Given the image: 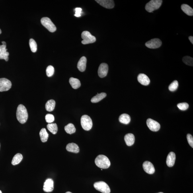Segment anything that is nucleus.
Listing matches in <instances>:
<instances>
[{
    "label": "nucleus",
    "mask_w": 193,
    "mask_h": 193,
    "mask_svg": "<svg viewBox=\"0 0 193 193\" xmlns=\"http://www.w3.org/2000/svg\"><path fill=\"white\" fill-rule=\"evenodd\" d=\"M16 116L18 121L22 124H24L27 121L28 118V114L25 106L23 104H19L18 106Z\"/></svg>",
    "instance_id": "nucleus-1"
},
{
    "label": "nucleus",
    "mask_w": 193,
    "mask_h": 193,
    "mask_svg": "<svg viewBox=\"0 0 193 193\" xmlns=\"http://www.w3.org/2000/svg\"><path fill=\"white\" fill-rule=\"evenodd\" d=\"M96 165L98 167L107 169L110 167L111 163L107 157L104 155H98L95 160Z\"/></svg>",
    "instance_id": "nucleus-2"
},
{
    "label": "nucleus",
    "mask_w": 193,
    "mask_h": 193,
    "mask_svg": "<svg viewBox=\"0 0 193 193\" xmlns=\"http://www.w3.org/2000/svg\"><path fill=\"white\" fill-rule=\"evenodd\" d=\"M163 1L162 0H152L146 5L145 9L148 12L151 13L159 9Z\"/></svg>",
    "instance_id": "nucleus-3"
},
{
    "label": "nucleus",
    "mask_w": 193,
    "mask_h": 193,
    "mask_svg": "<svg viewBox=\"0 0 193 193\" xmlns=\"http://www.w3.org/2000/svg\"><path fill=\"white\" fill-rule=\"evenodd\" d=\"M81 125L84 130L89 131L92 128L93 123L90 117L87 115L82 116L81 120Z\"/></svg>",
    "instance_id": "nucleus-4"
},
{
    "label": "nucleus",
    "mask_w": 193,
    "mask_h": 193,
    "mask_svg": "<svg viewBox=\"0 0 193 193\" xmlns=\"http://www.w3.org/2000/svg\"><path fill=\"white\" fill-rule=\"evenodd\" d=\"M82 39V44H92L96 41V38L95 37L92 36L89 32L85 31L82 33L81 35Z\"/></svg>",
    "instance_id": "nucleus-5"
},
{
    "label": "nucleus",
    "mask_w": 193,
    "mask_h": 193,
    "mask_svg": "<svg viewBox=\"0 0 193 193\" xmlns=\"http://www.w3.org/2000/svg\"><path fill=\"white\" fill-rule=\"evenodd\" d=\"M41 23L43 26L47 29L49 31L54 32L56 31V26L51 20L48 17H44L41 19Z\"/></svg>",
    "instance_id": "nucleus-6"
},
{
    "label": "nucleus",
    "mask_w": 193,
    "mask_h": 193,
    "mask_svg": "<svg viewBox=\"0 0 193 193\" xmlns=\"http://www.w3.org/2000/svg\"><path fill=\"white\" fill-rule=\"evenodd\" d=\"M94 187L96 190L103 193H110L111 192L109 186L104 181L95 182L94 184Z\"/></svg>",
    "instance_id": "nucleus-7"
},
{
    "label": "nucleus",
    "mask_w": 193,
    "mask_h": 193,
    "mask_svg": "<svg viewBox=\"0 0 193 193\" xmlns=\"http://www.w3.org/2000/svg\"><path fill=\"white\" fill-rule=\"evenodd\" d=\"M12 83L9 80L5 78L0 79V92L7 91L11 89Z\"/></svg>",
    "instance_id": "nucleus-8"
},
{
    "label": "nucleus",
    "mask_w": 193,
    "mask_h": 193,
    "mask_svg": "<svg viewBox=\"0 0 193 193\" xmlns=\"http://www.w3.org/2000/svg\"><path fill=\"white\" fill-rule=\"evenodd\" d=\"M161 41L158 38L152 39L145 44V46L150 49H156L161 46Z\"/></svg>",
    "instance_id": "nucleus-9"
},
{
    "label": "nucleus",
    "mask_w": 193,
    "mask_h": 193,
    "mask_svg": "<svg viewBox=\"0 0 193 193\" xmlns=\"http://www.w3.org/2000/svg\"><path fill=\"white\" fill-rule=\"evenodd\" d=\"M146 123L147 126L150 130L154 132H157L159 131L161 127L159 122L151 118L147 119Z\"/></svg>",
    "instance_id": "nucleus-10"
},
{
    "label": "nucleus",
    "mask_w": 193,
    "mask_h": 193,
    "mask_svg": "<svg viewBox=\"0 0 193 193\" xmlns=\"http://www.w3.org/2000/svg\"><path fill=\"white\" fill-rule=\"evenodd\" d=\"M108 70V66L107 64L102 63L100 65L98 70V75L101 78H104L107 75Z\"/></svg>",
    "instance_id": "nucleus-11"
},
{
    "label": "nucleus",
    "mask_w": 193,
    "mask_h": 193,
    "mask_svg": "<svg viewBox=\"0 0 193 193\" xmlns=\"http://www.w3.org/2000/svg\"><path fill=\"white\" fill-rule=\"evenodd\" d=\"M96 1L106 9H112L114 6V2L112 0H96Z\"/></svg>",
    "instance_id": "nucleus-12"
},
{
    "label": "nucleus",
    "mask_w": 193,
    "mask_h": 193,
    "mask_svg": "<svg viewBox=\"0 0 193 193\" xmlns=\"http://www.w3.org/2000/svg\"><path fill=\"white\" fill-rule=\"evenodd\" d=\"M54 189V182L51 178L46 180L44 184L43 190L45 192H52Z\"/></svg>",
    "instance_id": "nucleus-13"
},
{
    "label": "nucleus",
    "mask_w": 193,
    "mask_h": 193,
    "mask_svg": "<svg viewBox=\"0 0 193 193\" xmlns=\"http://www.w3.org/2000/svg\"><path fill=\"white\" fill-rule=\"evenodd\" d=\"M143 167L144 170L147 174H153L155 173L154 166L151 162L148 161L145 162L143 164Z\"/></svg>",
    "instance_id": "nucleus-14"
},
{
    "label": "nucleus",
    "mask_w": 193,
    "mask_h": 193,
    "mask_svg": "<svg viewBox=\"0 0 193 193\" xmlns=\"http://www.w3.org/2000/svg\"><path fill=\"white\" fill-rule=\"evenodd\" d=\"M7 51L6 45L0 46V59H5L6 61H9V53Z\"/></svg>",
    "instance_id": "nucleus-15"
},
{
    "label": "nucleus",
    "mask_w": 193,
    "mask_h": 193,
    "mask_svg": "<svg viewBox=\"0 0 193 193\" xmlns=\"http://www.w3.org/2000/svg\"><path fill=\"white\" fill-rule=\"evenodd\" d=\"M137 79L139 83L144 86L149 85L150 82L149 77L143 73H141L139 75Z\"/></svg>",
    "instance_id": "nucleus-16"
},
{
    "label": "nucleus",
    "mask_w": 193,
    "mask_h": 193,
    "mask_svg": "<svg viewBox=\"0 0 193 193\" xmlns=\"http://www.w3.org/2000/svg\"><path fill=\"white\" fill-rule=\"evenodd\" d=\"M176 160V155L174 152H170L168 154L167 160H166V163L169 167H172L174 165L175 163Z\"/></svg>",
    "instance_id": "nucleus-17"
},
{
    "label": "nucleus",
    "mask_w": 193,
    "mask_h": 193,
    "mask_svg": "<svg viewBox=\"0 0 193 193\" xmlns=\"http://www.w3.org/2000/svg\"><path fill=\"white\" fill-rule=\"evenodd\" d=\"M86 63H87V58L85 56L82 57L77 64V68L80 71L83 72L85 71Z\"/></svg>",
    "instance_id": "nucleus-18"
},
{
    "label": "nucleus",
    "mask_w": 193,
    "mask_h": 193,
    "mask_svg": "<svg viewBox=\"0 0 193 193\" xmlns=\"http://www.w3.org/2000/svg\"><path fill=\"white\" fill-rule=\"evenodd\" d=\"M125 141L128 146H130L133 145L135 142L134 135L132 133H128L125 136Z\"/></svg>",
    "instance_id": "nucleus-19"
},
{
    "label": "nucleus",
    "mask_w": 193,
    "mask_h": 193,
    "mask_svg": "<svg viewBox=\"0 0 193 193\" xmlns=\"http://www.w3.org/2000/svg\"><path fill=\"white\" fill-rule=\"evenodd\" d=\"M67 150L71 153H78L79 152V148L78 145L75 143H72L67 145Z\"/></svg>",
    "instance_id": "nucleus-20"
},
{
    "label": "nucleus",
    "mask_w": 193,
    "mask_h": 193,
    "mask_svg": "<svg viewBox=\"0 0 193 193\" xmlns=\"http://www.w3.org/2000/svg\"><path fill=\"white\" fill-rule=\"evenodd\" d=\"M69 82L73 89H77L81 87V83L79 79L71 77L70 78Z\"/></svg>",
    "instance_id": "nucleus-21"
},
{
    "label": "nucleus",
    "mask_w": 193,
    "mask_h": 193,
    "mask_svg": "<svg viewBox=\"0 0 193 193\" xmlns=\"http://www.w3.org/2000/svg\"><path fill=\"white\" fill-rule=\"evenodd\" d=\"M119 121L122 124L126 125L128 124L130 122V116L127 114H123L119 117Z\"/></svg>",
    "instance_id": "nucleus-22"
},
{
    "label": "nucleus",
    "mask_w": 193,
    "mask_h": 193,
    "mask_svg": "<svg viewBox=\"0 0 193 193\" xmlns=\"http://www.w3.org/2000/svg\"><path fill=\"white\" fill-rule=\"evenodd\" d=\"M182 11L189 16H193V9L191 7L186 4H183L181 6Z\"/></svg>",
    "instance_id": "nucleus-23"
},
{
    "label": "nucleus",
    "mask_w": 193,
    "mask_h": 193,
    "mask_svg": "<svg viewBox=\"0 0 193 193\" xmlns=\"http://www.w3.org/2000/svg\"><path fill=\"white\" fill-rule=\"evenodd\" d=\"M107 94L105 93H97L96 95L92 98L91 102L93 103H96L105 98Z\"/></svg>",
    "instance_id": "nucleus-24"
},
{
    "label": "nucleus",
    "mask_w": 193,
    "mask_h": 193,
    "mask_svg": "<svg viewBox=\"0 0 193 193\" xmlns=\"http://www.w3.org/2000/svg\"><path fill=\"white\" fill-rule=\"evenodd\" d=\"M40 135L42 142H46L48 140L49 135L45 128H43L41 130L40 132Z\"/></svg>",
    "instance_id": "nucleus-25"
},
{
    "label": "nucleus",
    "mask_w": 193,
    "mask_h": 193,
    "mask_svg": "<svg viewBox=\"0 0 193 193\" xmlns=\"http://www.w3.org/2000/svg\"><path fill=\"white\" fill-rule=\"evenodd\" d=\"M55 105V100H48L46 103L45 107L46 110L48 112H51L54 110Z\"/></svg>",
    "instance_id": "nucleus-26"
},
{
    "label": "nucleus",
    "mask_w": 193,
    "mask_h": 193,
    "mask_svg": "<svg viewBox=\"0 0 193 193\" xmlns=\"http://www.w3.org/2000/svg\"><path fill=\"white\" fill-rule=\"evenodd\" d=\"M23 158V157L21 154L19 153L16 154L12 160V165L14 166L19 164L22 161Z\"/></svg>",
    "instance_id": "nucleus-27"
},
{
    "label": "nucleus",
    "mask_w": 193,
    "mask_h": 193,
    "mask_svg": "<svg viewBox=\"0 0 193 193\" xmlns=\"http://www.w3.org/2000/svg\"><path fill=\"white\" fill-rule=\"evenodd\" d=\"M47 128L52 134H56L58 131V127L55 123H50L47 125Z\"/></svg>",
    "instance_id": "nucleus-28"
},
{
    "label": "nucleus",
    "mask_w": 193,
    "mask_h": 193,
    "mask_svg": "<svg viewBox=\"0 0 193 193\" xmlns=\"http://www.w3.org/2000/svg\"><path fill=\"white\" fill-rule=\"evenodd\" d=\"M65 130L67 133L69 134H72L75 132L76 129L75 127L72 124L70 123L65 126Z\"/></svg>",
    "instance_id": "nucleus-29"
},
{
    "label": "nucleus",
    "mask_w": 193,
    "mask_h": 193,
    "mask_svg": "<svg viewBox=\"0 0 193 193\" xmlns=\"http://www.w3.org/2000/svg\"><path fill=\"white\" fill-rule=\"evenodd\" d=\"M29 44L31 50L33 52H36L37 49V46L35 41L33 39H30V40Z\"/></svg>",
    "instance_id": "nucleus-30"
},
{
    "label": "nucleus",
    "mask_w": 193,
    "mask_h": 193,
    "mask_svg": "<svg viewBox=\"0 0 193 193\" xmlns=\"http://www.w3.org/2000/svg\"><path fill=\"white\" fill-rule=\"evenodd\" d=\"M182 61L186 65L189 66H193V58L190 56H186L183 57Z\"/></svg>",
    "instance_id": "nucleus-31"
},
{
    "label": "nucleus",
    "mask_w": 193,
    "mask_h": 193,
    "mask_svg": "<svg viewBox=\"0 0 193 193\" xmlns=\"http://www.w3.org/2000/svg\"><path fill=\"white\" fill-rule=\"evenodd\" d=\"M178 86V82L177 81H174L170 84L169 87H168V89L170 91L174 92L177 89Z\"/></svg>",
    "instance_id": "nucleus-32"
},
{
    "label": "nucleus",
    "mask_w": 193,
    "mask_h": 193,
    "mask_svg": "<svg viewBox=\"0 0 193 193\" xmlns=\"http://www.w3.org/2000/svg\"><path fill=\"white\" fill-rule=\"evenodd\" d=\"M46 74L47 76L51 77L54 74V67L52 65H49L46 69Z\"/></svg>",
    "instance_id": "nucleus-33"
},
{
    "label": "nucleus",
    "mask_w": 193,
    "mask_h": 193,
    "mask_svg": "<svg viewBox=\"0 0 193 193\" xmlns=\"http://www.w3.org/2000/svg\"><path fill=\"white\" fill-rule=\"evenodd\" d=\"M177 106L180 110L185 111L188 109L189 105L187 103L184 102L177 104Z\"/></svg>",
    "instance_id": "nucleus-34"
},
{
    "label": "nucleus",
    "mask_w": 193,
    "mask_h": 193,
    "mask_svg": "<svg viewBox=\"0 0 193 193\" xmlns=\"http://www.w3.org/2000/svg\"><path fill=\"white\" fill-rule=\"evenodd\" d=\"M45 119L47 123L50 124L54 121V117L52 114H48L45 116Z\"/></svg>",
    "instance_id": "nucleus-35"
},
{
    "label": "nucleus",
    "mask_w": 193,
    "mask_h": 193,
    "mask_svg": "<svg viewBox=\"0 0 193 193\" xmlns=\"http://www.w3.org/2000/svg\"><path fill=\"white\" fill-rule=\"evenodd\" d=\"M188 141L189 144L192 148H193V137L192 135L190 134H188L187 135Z\"/></svg>",
    "instance_id": "nucleus-36"
},
{
    "label": "nucleus",
    "mask_w": 193,
    "mask_h": 193,
    "mask_svg": "<svg viewBox=\"0 0 193 193\" xmlns=\"http://www.w3.org/2000/svg\"><path fill=\"white\" fill-rule=\"evenodd\" d=\"M82 9L80 8H77L75 9V16L76 17H79L81 16Z\"/></svg>",
    "instance_id": "nucleus-37"
},
{
    "label": "nucleus",
    "mask_w": 193,
    "mask_h": 193,
    "mask_svg": "<svg viewBox=\"0 0 193 193\" xmlns=\"http://www.w3.org/2000/svg\"><path fill=\"white\" fill-rule=\"evenodd\" d=\"M189 40H190V41L192 44H193V36H191L188 37Z\"/></svg>",
    "instance_id": "nucleus-38"
},
{
    "label": "nucleus",
    "mask_w": 193,
    "mask_h": 193,
    "mask_svg": "<svg viewBox=\"0 0 193 193\" xmlns=\"http://www.w3.org/2000/svg\"><path fill=\"white\" fill-rule=\"evenodd\" d=\"M2 44L3 45H6V43L5 42L3 41L2 42Z\"/></svg>",
    "instance_id": "nucleus-39"
},
{
    "label": "nucleus",
    "mask_w": 193,
    "mask_h": 193,
    "mask_svg": "<svg viewBox=\"0 0 193 193\" xmlns=\"http://www.w3.org/2000/svg\"><path fill=\"white\" fill-rule=\"evenodd\" d=\"M2 33V31L1 29H0V34H1Z\"/></svg>",
    "instance_id": "nucleus-40"
},
{
    "label": "nucleus",
    "mask_w": 193,
    "mask_h": 193,
    "mask_svg": "<svg viewBox=\"0 0 193 193\" xmlns=\"http://www.w3.org/2000/svg\"><path fill=\"white\" fill-rule=\"evenodd\" d=\"M65 193H72V192H66Z\"/></svg>",
    "instance_id": "nucleus-41"
},
{
    "label": "nucleus",
    "mask_w": 193,
    "mask_h": 193,
    "mask_svg": "<svg viewBox=\"0 0 193 193\" xmlns=\"http://www.w3.org/2000/svg\"><path fill=\"white\" fill-rule=\"evenodd\" d=\"M0 193H2V192L1 190H0Z\"/></svg>",
    "instance_id": "nucleus-42"
},
{
    "label": "nucleus",
    "mask_w": 193,
    "mask_h": 193,
    "mask_svg": "<svg viewBox=\"0 0 193 193\" xmlns=\"http://www.w3.org/2000/svg\"><path fill=\"white\" fill-rule=\"evenodd\" d=\"M158 193H163V192H160Z\"/></svg>",
    "instance_id": "nucleus-43"
},
{
    "label": "nucleus",
    "mask_w": 193,
    "mask_h": 193,
    "mask_svg": "<svg viewBox=\"0 0 193 193\" xmlns=\"http://www.w3.org/2000/svg\"><path fill=\"white\" fill-rule=\"evenodd\" d=\"M0 147H1V144H0Z\"/></svg>",
    "instance_id": "nucleus-44"
}]
</instances>
